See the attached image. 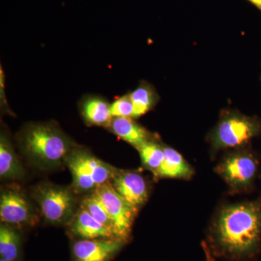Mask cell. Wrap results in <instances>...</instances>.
I'll return each mask as SVG.
<instances>
[{
    "mask_svg": "<svg viewBox=\"0 0 261 261\" xmlns=\"http://www.w3.org/2000/svg\"><path fill=\"white\" fill-rule=\"evenodd\" d=\"M81 110L84 119L90 124L110 126L112 122L111 105L104 98L89 96L81 103Z\"/></svg>",
    "mask_w": 261,
    "mask_h": 261,
    "instance_id": "obj_13",
    "label": "cell"
},
{
    "mask_svg": "<svg viewBox=\"0 0 261 261\" xmlns=\"http://www.w3.org/2000/svg\"><path fill=\"white\" fill-rule=\"evenodd\" d=\"M75 187L82 191L96 187L112 179L116 170L99 161L89 152L72 149L65 158Z\"/></svg>",
    "mask_w": 261,
    "mask_h": 261,
    "instance_id": "obj_3",
    "label": "cell"
},
{
    "mask_svg": "<svg viewBox=\"0 0 261 261\" xmlns=\"http://www.w3.org/2000/svg\"><path fill=\"white\" fill-rule=\"evenodd\" d=\"M137 149L140 152L142 163L149 169L153 170L156 172L164 161L163 147L150 141Z\"/></svg>",
    "mask_w": 261,
    "mask_h": 261,
    "instance_id": "obj_18",
    "label": "cell"
},
{
    "mask_svg": "<svg viewBox=\"0 0 261 261\" xmlns=\"http://www.w3.org/2000/svg\"><path fill=\"white\" fill-rule=\"evenodd\" d=\"M112 179L111 184L115 190L130 205L139 209L145 204L148 190L142 175L132 171H116Z\"/></svg>",
    "mask_w": 261,
    "mask_h": 261,
    "instance_id": "obj_10",
    "label": "cell"
},
{
    "mask_svg": "<svg viewBox=\"0 0 261 261\" xmlns=\"http://www.w3.org/2000/svg\"><path fill=\"white\" fill-rule=\"evenodd\" d=\"M0 261H10V260H5V259L1 258V259H0Z\"/></svg>",
    "mask_w": 261,
    "mask_h": 261,
    "instance_id": "obj_22",
    "label": "cell"
},
{
    "mask_svg": "<svg viewBox=\"0 0 261 261\" xmlns=\"http://www.w3.org/2000/svg\"><path fill=\"white\" fill-rule=\"evenodd\" d=\"M164 161L156 174L161 177L189 178L193 174V169L181 154L171 147H164Z\"/></svg>",
    "mask_w": 261,
    "mask_h": 261,
    "instance_id": "obj_14",
    "label": "cell"
},
{
    "mask_svg": "<svg viewBox=\"0 0 261 261\" xmlns=\"http://www.w3.org/2000/svg\"><path fill=\"white\" fill-rule=\"evenodd\" d=\"M19 143L33 162L54 166L73 149V142L58 127L50 123H33L23 128Z\"/></svg>",
    "mask_w": 261,
    "mask_h": 261,
    "instance_id": "obj_2",
    "label": "cell"
},
{
    "mask_svg": "<svg viewBox=\"0 0 261 261\" xmlns=\"http://www.w3.org/2000/svg\"><path fill=\"white\" fill-rule=\"evenodd\" d=\"M32 207L23 194L15 190L2 192L0 198V218L5 224L23 226L33 221Z\"/></svg>",
    "mask_w": 261,
    "mask_h": 261,
    "instance_id": "obj_9",
    "label": "cell"
},
{
    "mask_svg": "<svg viewBox=\"0 0 261 261\" xmlns=\"http://www.w3.org/2000/svg\"><path fill=\"white\" fill-rule=\"evenodd\" d=\"M248 1L251 3L252 5H255L257 9L261 11V0H248Z\"/></svg>",
    "mask_w": 261,
    "mask_h": 261,
    "instance_id": "obj_21",
    "label": "cell"
},
{
    "mask_svg": "<svg viewBox=\"0 0 261 261\" xmlns=\"http://www.w3.org/2000/svg\"><path fill=\"white\" fill-rule=\"evenodd\" d=\"M110 127L115 135L137 149L152 141L150 134L134 121L132 118L115 117Z\"/></svg>",
    "mask_w": 261,
    "mask_h": 261,
    "instance_id": "obj_12",
    "label": "cell"
},
{
    "mask_svg": "<svg viewBox=\"0 0 261 261\" xmlns=\"http://www.w3.org/2000/svg\"><path fill=\"white\" fill-rule=\"evenodd\" d=\"M71 231L80 239H116L106 226L97 221L85 207L82 205L72 224Z\"/></svg>",
    "mask_w": 261,
    "mask_h": 261,
    "instance_id": "obj_11",
    "label": "cell"
},
{
    "mask_svg": "<svg viewBox=\"0 0 261 261\" xmlns=\"http://www.w3.org/2000/svg\"><path fill=\"white\" fill-rule=\"evenodd\" d=\"M111 115L115 117L132 118L134 114V106L129 94L118 98L111 105Z\"/></svg>",
    "mask_w": 261,
    "mask_h": 261,
    "instance_id": "obj_20",
    "label": "cell"
},
{
    "mask_svg": "<svg viewBox=\"0 0 261 261\" xmlns=\"http://www.w3.org/2000/svg\"><path fill=\"white\" fill-rule=\"evenodd\" d=\"M256 121L238 115L224 117L215 130L213 142L216 148H231L247 143L259 132Z\"/></svg>",
    "mask_w": 261,
    "mask_h": 261,
    "instance_id": "obj_6",
    "label": "cell"
},
{
    "mask_svg": "<svg viewBox=\"0 0 261 261\" xmlns=\"http://www.w3.org/2000/svg\"><path fill=\"white\" fill-rule=\"evenodd\" d=\"M23 175V168L13 150L8 137L2 134L0 137V176L14 178Z\"/></svg>",
    "mask_w": 261,
    "mask_h": 261,
    "instance_id": "obj_15",
    "label": "cell"
},
{
    "mask_svg": "<svg viewBox=\"0 0 261 261\" xmlns=\"http://www.w3.org/2000/svg\"><path fill=\"white\" fill-rule=\"evenodd\" d=\"M218 172L236 190H241L252 183L257 171V163L246 153H233L226 157L217 168Z\"/></svg>",
    "mask_w": 261,
    "mask_h": 261,
    "instance_id": "obj_7",
    "label": "cell"
},
{
    "mask_svg": "<svg viewBox=\"0 0 261 261\" xmlns=\"http://www.w3.org/2000/svg\"><path fill=\"white\" fill-rule=\"evenodd\" d=\"M134 106V118H138L148 112L155 104V92L149 84L142 83L129 94Z\"/></svg>",
    "mask_w": 261,
    "mask_h": 261,
    "instance_id": "obj_17",
    "label": "cell"
},
{
    "mask_svg": "<svg viewBox=\"0 0 261 261\" xmlns=\"http://www.w3.org/2000/svg\"><path fill=\"white\" fill-rule=\"evenodd\" d=\"M93 195L102 202L112 220L116 238L126 242L130 237L137 209L126 202L110 181L96 187Z\"/></svg>",
    "mask_w": 261,
    "mask_h": 261,
    "instance_id": "obj_4",
    "label": "cell"
},
{
    "mask_svg": "<svg viewBox=\"0 0 261 261\" xmlns=\"http://www.w3.org/2000/svg\"><path fill=\"white\" fill-rule=\"evenodd\" d=\"M126 242L116 239H80L72 245L73 261H111Z\"/></svg>",
    "mask_w": 261,
    "mask_h": 261,
    "instance_id": "obj_8",
    "label": "cell"
},
{
    "mask_svg": "<svg viewBox=\"0 0 261 261\" xmlns=\"http://www.w3.org/2000/svg\"><path fill=\"white\" fill-rule=\"evenodd\" d=\"M82 205L90 213L94 219L110 230L116 238L112 220L99 199L92 194L90 197L84 199ZM116 239L118 238H116Z\"/></svg>",
    "mask_w": 261,
    "mask_h": 261,
    "instance_id": "obj_19",
    "label": "cell"
},
{
    "mask_svg": "<svg viewBox=\"0 0 261 261\" xmlns=\"http://www.w3.org/2000/svg\"><path fill=\"white\" fill-rule=\"evenodd\" d=\"M20 238L14 228L2 225L0 227V256L15 261L20 256Z\"/></svg>",
    "mask_w": 261,
    "mask_h": 261,
    "instance_id": "obj_16",
    "label": "cell"
},
{
    "mask_svg": "<svg viewBox=\"0 0 261 261\" xmlns=\"http://www.w3.org/2000/svg\"><path fill=\"white\" fill-rule=\"evenodd\" d=\"M34 195L40 206L43 216L49 222L63 224L73 218L75 197L68 189L44 185L37 187Z\"/></svg>",
    "mask_w": 261,
    "mask_h": 261,
    "instance_id": "obj_5",
    "label": "cell"
},
{
    "mask_svg": "<svg viewBox=\"0 0 261 261\" xmlns=\"http://www.w3.org/2000/svg\"><path fill=\"white\" fill-rule=\"evenodd\" d=\"M261 239V204L244 202L225 207L216 218L210 245L218 257L239 260L251 256Z\"/></svg>",
    "mask_w": 261,
    "mask_h": 261,
    "instance_id": "obj_1",
    "label": "cell"
}]
</instances>
